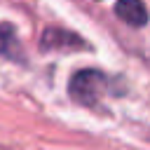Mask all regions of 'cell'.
Returning a JSON list of instances; mask_svg holds the SVG:
<instances>
[{"label": "cell", "mask_w": 150, "mask_h": 150, "mask_svg": "<svg viewBox=\"0 0 150 150\" xmlns=\"http://www.w3.org/2000/svg\"><path fill=\"white\" fill-rule=\"evenodd\" d=\"M115 14L131 28H143L150 21L148 7L143 0H117L115 2Z\"/></svg>", "instance_id": "3957f363"}, {"label": "cell", "mask_w": 150, "mask_h": 150, "mask_svg": "<svg viewBox=\"0 0 150 150\" xmlns=\"http://www.w3.org/2000/svg\"><path fill=\"white\" fill-rule=\"evenodd\" d=\"M87 42L73 33V30H66V28H47L40 38V49L42 52H73V49H84Z\"/></svg>", "instance_id": "7a4b0ae2"}, {"label": "cell", "mask_w": 150, "mask_h": 150, "mask_svg": "<svg viewBox=\"0 0 150 150\" xmlns=\"http://www.w3.org/2000/svg\"><path fill=\"white\" fill-rule=\"evenodd\" d=\"M19 52H21V49H19V40H16L14 26H9V23H0V56L16 59Z\"/></svg>", "instance_id": "277c9868"}, {"label": "cell", "mask_w": 150, "mask_h": 150, "mask_svg": "<svg viewBox=\"0 0 150 150\" xmlns=\"http://www.w3.org/2000/svg\"><path fill=\"white\" fill-rule=\"evenodd\" d=\"M108 87H112L110 77L96 68H84V70H77L70 82H68V94L75 103L80 105H87V108H94L98 103V98L108 91Z\"/></svg>", "instance_id": "6da1fadb"}]
</instances>
